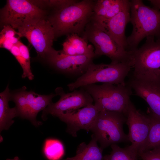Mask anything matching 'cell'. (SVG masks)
Here are the masks:
<instances>
[{
  "instance_id": "obj_17",
  "label": "cell",
  "mask_w": 160,
  "mask_h": 160,
  "mask_svg": "<svg viewBox=\"0 0 160 160\" xmlns=\"http://www.w3.org/2000/svg\"><path fill=\"white\" fill-rule=\"evenodd\" d=\"M127 0H95L92 20L101 22L108 20L123 8Z\"/></svg>"
},
{
  "instance_id": "obj_20",
  "label": "cell",
  "mask_w": 160,
  "mask_h": 160,
  "mask_svg": "<svg viewBox=\"0 0 160 160\" xmlns=\"http://www.w3.org/2000/svg\"><path fill=\"white\" fill-rule=\"evenodd\" d=\"M151 122L147 139L140 148L138 153H140L155 148H160V119L150 114Z\"/></svg>"
},
{
  "instance_id": "obj_7",
  "label": "cell",
  "mask_w": 160,
  "mask_h": 160,
  "mask_svg": "<svg viewBox=\"0 0 160 160\" xmlns=\"http://www.w3.org/2000/svg\"><path fill=\"white\" fill-rule=\"evenodd\" d=\"M81 37L93 45L95 57L105 55L113 64L132 62L131 53L118 45L92 20L86 25Z\"/></svg>"
},
{
  "instance_id": "obj_28",
  "label": "cell",
  "mask_w": 160,
  "mask_h": 160,
  "mask_svg": "<svg viewBox=\"0 0 160 160\" xmlns=\"http://www.w3.org/2000/svg\"><path fill=\"white\" fill-rule=\"evenodd\" d=\"M149 1L153 6L154 8L159 10L160 9V0H150Z\"/></svg>"
},
{
  "instance_id": "obj_24",
  "label": "cell",
  "mask_w": 160,
  "mask_h": 160,
  "mask_svg": "<svg viewBox=\"0 0 160 160\" xmlns=\"http://www.w3.org/2000/svg\"><path fill=\"white\" fill-rule=\"evenodd\" d=\"M112 151L110 154L105 155L103 160H136L130 154L126 148H121L117 144L111 145Z\"/></svg>"
},
{
  "instance_id": "obj_23",
  "label": "cell",
  "mask_w": 160,
  "mask_h": 160,
  "mask_svg": "<svg viewBox=\"0 0 160 160\" xmlns=\"http://www.w3.org/2000/svg\"><path fill=\"white\" fill-rule=\"evenodd\" d=\"M66 40L71 44L77 55H88L95 57L92 46L88 44L87 41L77 34L72 33L68 35Z\"/></svg>"
},
{
  "instance_id": "obj_5",
  "label": "cell",
  "mask_w": 160,
  "mask_h": 160,
  "mask_svg": "<svg viewBox=\"0 0 160 160\" xmlns=\"http://www.w3.org/2000/svg\"><path fill=\"white\" fill-rule=\"evenodd\" d=\"M132 68L131 62L97 64L92 62L85 73L74 82L68 84V87L70 91H73L78 88L97 83L125 84V78Z\"/></svg>"
},
{
  "instance_id": "obj_25",
  "label": "cell",
  "mask_w": 160,
  "mask_h": 160,
  "mask_svg": "<svg viewBox=\"0 0 160 160\" xmlns=\"http://www.w3.org/2000/svg\"><path fill=\"white\" fill-rule=\"evenodd\" d=\"M17 35L20 36L18 32L16 31L12 27L9 25H4L0 32V44L5 40L16 36Z\"/></svg>"
},
{
  "instance_id": "obj_22",
  "label": "cell",
  "mask_w": 160,
  "mask_h": 160,
  "mask_svg": "<svg viewBox=\"0 0 160 160\" xmlns=\"http://www.w3.org/2000/svg\"><path fill=\"white\" fill-rule=\"evenodd\" d=\"M9 51L15 57L22 68L23 73L22 77L27 78L30 80H32L34 76L31 69L29 49H24L20 52L19 48L16 44L14 45Z\"/></svg>"
},
{
  "instance_id": "obj_19",
  "label": "cell",
  "mask_w": 160,
  "mask_h": 160,
  "mask_svg": "<svg viewBox=\"0 0 160 160\" xmlns=\"http://www.w3.org/2000/svg\"><path fill=\"white\" fill-rule=\"evenodd\" d=\"M96 140L92 137L89 143H81L78 146L76 155L61 160H103V150L99 147Z\"/></svg>"
},
{
  "instance_id": "obj_9",
  "label": "cell",
  "mask_w": 160,
  "mask_h": 160,
  "mask_svg": "<svg viewBox=\"0 0 160 160\" xmlns=\"http://www.w3.org/2000/svg\"><path fill=\"white\" fill-rule=\"evenodd\" d=\"M25 87H23L11 93V100L15 103L19 116L28 119L33 125L37 127L42 123L36 119L38 113L52 103V98L57 95H41L32 91H27Z\"/></svg>"
},
{
  "instance_id": "obj_29",
  "label": "cell",
  "mask_w": 160,
  "mask_h": 160,
  "mask_svg": "<svg viewBox=\"0 0 160 160\" xmlns=\"http://www.w3.org/2000/svg\"><path fill=\"white\" fill-rule=\"evenodd\" d=\"M6 160H21L18 157L16 156V157H15L13 159H6Z\"/></svg>"
},
{
  "instance_id": "obj_10",
  "label": "cell",
  "mask_w": 160,
  "mask_h": 160,
  "mask_svg": "<svg viewBox=\"0 0 160 160\" xmlns=\"http://www.w3.org/2000/svg\"><path fill=\"white\" fill-rule=\"evenodd\" d=\"M126 122L129 128L128 136L131 144L125 147L136 160L139 150L145 143L149 132L151 122L149 115L137 110L130 101L126 115Z\"/></svg>"
},
{
  "instance_id": "obj_18",
  "label": "cell",
  "mask_w": 160,
  "mask_h": 160,
  "mask_svg": "<svg viewBox=\"0 0 160 160\" xmlns=\"http://www.w3.org/2000/svg\"><path fill=\"white\" fill-rule=\"evenodd\" d=\"M11 92L8 85L4 91L0 94V130H7L14 123L12 119L19 116L16 107L11 108L9 102L11 100Z\"/></svg>"
},
{
  "instance_id": "obj_6",
  "label": "cell",
  "mask_w": 160,
  "mask_h": 160,
  "mask_svg": "<svg viewBox=\"0 0 160 160\" xmlns=\"http://www.w3.org/2000/svg\"><path fill=\"white\" fill-rule=\"evenodd\" d=\"M127 120L124 114L116 112L100 111L91 129L94 137L103 150L109 146L129 142L123 126Z\"/></svg>"
},
{
  "instance_id": "obj_14",
  "label": "cell",
  "mask_w": 160,
  "mask_h": 160,
  "mask_svg": "<svg viewBox=\"0 0 160 160\" xmlns=\"http://www.w3.org/2000/svg\"><path fill=\"white\" fill-rule=\"evenodd\" d=\"M100 111L92 104L71 112L60 114L57 117L66 124L67 132L76 137L77 132L80 129L87 132L91 130Z\"/></svg>"
},
{
  "instance_id": "obj_1",
  "label": "cell",
  "mask_w": 160,
  "mask_h": 160,
  "mask_svg": "<svg viewBox=\"0 0 160 160\" xmlns=\"http://www.w3.org/2000/svg\"><path fill=\"white\" fill-rule=\"evenodd\" d=\"M95 1L83 0L61 9L54 10L48 18L54 29L55 38L76 33L81 36L93 15Z\"/></svg>"
},
{
  "instance_id": "obj_4",
  "label": "cell",
  "mask_w": 160,
  "mask_h": 160,
  "mask_svg": "<svg viewBox=\"0 0 160 160\" xmlns=\"http://www.w3.org/2000/svg\"><path fill=\"white\" fill-rule=\"evenodd\" d=\"M81 88L91 96L95 105L100 111L118 112L126 116L132 94V89L127 84H94Z\"/></svg>"
},
{
  "instance_id": "obj_15",
  "label": "cell",
  "mask_w": 160,
  "mask_h": 160,
  "mask_svg": "<svg viewBox=\"0 0 160 160\" xmlns=\"http://www.w3.org/2000/svg\"><path fill=\"white\" fill-rule=\"evenodd\" d=\"M130 1L127 0L122 9L111 18L101 22L91 20L127 51V38L125 33L126 25L130 22Z\"/></svg>"
},
{
  "instance_id": "obj_26",
  "label": "cell",
  "mask_w": 160,
  "mask_h": 160,
  "mask_svg": "<svg viewBox=\"0 0 160 160\" xmlns=\"http://www.w3.org/2000/svg\"><path fill=\"white\" fill-rule=\"evenodd\" d=\"M142 160H160V148H155L140 154L138 158Z\"/></svg>"
},
{
  "instance_id": "obj_13",
  "label": "cell",
  "mask_w": 160,
  "mask_h": 160,
  "mask_svg": "<svg viewBox=\"0 0 160 160\" xmlns=\"http://www.w3.org/2000/svg\"><path fill=\"white\" fill-rule=\"evenodd\" d=\"M88 55H69L53 48L45 59L54 69L63 73L81 76L86 71L95 58Z\"/></svg>"
},
{
  "instance_id": "obj_12",
  "label": "cell",
  "mask_w": 160,
  "mask_h": 160,
  "mask_svg": "<svg viewBox=\"0 0 160 160\" xmlns=\"http://www.w3.org/2000/svg\"><path fill=\"white\" fill-rule=\"evenodd\" d=\"M55 92L60 96V99L55 103H52L43 111L41 117L44 120H46L48 114L57 117L60 114L71 112L93 104L92 97L82 88L66 93L62 87H59L55 89Z\"/></svg>"
},
{
  "instance_id": "obj_16",
  "label": "cell",
  "mask_w": 160,
  "mask_h": 160,
  "mask_svg": "<svg viewBox=\"0 0 160 160\" xmlns=\"http://www.w3.org/2000/svg\"><path fill=\"white\" fill-rule=\"evenodd\" d=\"M127 84L135 95L141 98L149 107V114L160 119V84L144 81L132 77Z\"/></svg>"
},
{
  "instance_id": "obj_2",
  "label": "cell",
  "mask_w": 160,
  "mask_h": 160,
  "mask_svg": "<svg viewBox=\"0 0 160 160\" xmlns=\"http://www.w3.org/2000/svg\"><path fill=\"white\" fill-rule=\"evenodd\" d=\"M130 22L133 26L131 35L127 38V51L137 48L145 38L160 37V11L145 5L141 0L130 1Z\"/></svg>"
},
{
  "instance_id": "obj_8",
  "label": "cell",
  "mask_w": 160,
  "mask_h": 160,
  "mask_svg": "<svg viewBox=\"0 0 160 160\" xmlns=\"http://www.w3.org/2000/svg\"><path fill=\"white\" fill-rule=\"evenodd\" d=\"M17 29L20 37H24L36 50L39 56L46 59L53 49L55 38L53 28L44 17L34 19Z\"/></svg>"
},
{
  "instance_id": "obj_3",
  "label": "cell",
  "mask_w": 160,
  "mask_h": 160,
  "mask_svg": "<svg viewBox=\"0 0 160 160\" xmlns=\"http://www.w3.org/2000/svg\"><path fill=\"white\" fill-rule=\"evenodd\" d=\"M146 37L145 43L131 52L132 77L160 84V37Z\"/></svg>"
},
{
  "instance_id": "obj_21",
  "label": "cell",
  "mask_w": 160,
  "mask_h": 160,
  "mask_svg": "<svg viewBox=\"0 0 160 160\" xmlns=\"http://www.w3.org/2000/svg\"><path fill=\"white\" fill-rule=\"evenodd\" d=\"M42 151L44 156L48 160H61L65 154L62 143L54 138H48L45 140Z\"/></svg>"
},
{
  "instance_id": "obj_11",
  "label": "cell",
  "mask_w": 160,
  "mask_h": 160,
  "mask_svg": "<svg viewBox=\"0 0 160 160\" xmlns=\"http://www.w3.org/2000/svg\"><path fill=\"white\" fill-rule=\"evenodd\" d=\"M1 12V22L17 29L33 19L44 17L45 13L37 5L25 0H7Z\"/></svg>"
},
{
  "instance_id": "obj_27",
  "label": "cell",
  "mask_w": 160,
  "mask_h": 160,
  "mask_svg": "<svg viewBox=\"0 0 160 160\" xmlns=\"http://www.w3.org/2000/svg\"><path fill=\"white\" fill-rule=\"evenodd\" d=\"M63 52L66 55L75 56L77 55L76 51L71 44L67 40L62 44Z\"/></svg>"
}]
</instances>
